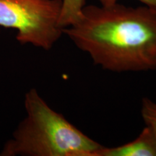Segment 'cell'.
<instances>
[{
    "label": "cell",
    "instance_id": "4",
    "mask_svg": "<svg viewBox=\"0 0 156 156\" xmlns=\"http://www.w3.org/2000/svg\"><path fill=\"white\" fill-rule=\"evenodd\" d=\"M94 156H156V139L153 132L145 126L133 141L114 147L103 146Z\"/></svg>",
    "mask_w": 156,
    "mask_h": 156
},
{
    "label": "cell",
    "instance_id": "6",
    "mask_svg": "<svg viewBox=\"0 0 156 156\" xmlns=\"http://www.w3.org/2000/svg\"><path fill=\"white\" fill-rule=\"evenodd\" d=\"M141 115L145 126L153 132L156 139V101L144 98L141 105Z\"/></svg>",
    "mask_w": 156,
    "mask_h": 156
},
{
    "label": "cell",
    "instance_id": "3",
    "mask_svg": "<svg viewBox=\"0 0 156 156\" xmlns=\"http://www.w3.org/2000/svg\"><path fill=\"white\" fill-rule=\"evenodd\" d=\"M62 0H0V26L17 31L21 44L50 50L64 34Z\"/></svg>",
    "mask_w": 156,
    "mask_h": 156
},
{
    "label": "cell",
    "instance_id": "5",
    "mask_svg": "<svg viewBox=\"0 0 156 156\" xmlns=\"http://www.w3.org/2000/svg\"><path fill=\"white\" fill-rule=\"evenodd\" d=\"M59 24L65 28L77 22L85 6V0H62Z\"/></svg>",
    "mask_w": 156,
    "mask_h": 156
},
{
    "label": "cell",
    "instance_id": "1",
    "mask_svg": "<svg viewBox=\"0 0 156 156\" xmlns=\"http://www.w3.org/2000/svg\"><path fill=\"white\" fill-rule=\"evenodd\" d=\"M63 33L105 70L156 69V9L145 5H85L77 22Z\"/></svg>",
    "mask_w": 156,
    "mask_h": 156
},
{
    "label": "cell",
    "instance_id": "7",
    "mask_svg": "<svg viewBox=\"0 0 156 156\" xmlns=\"http://www.w3.org/2000/svg\"><path fill=\"white\" fill-rule=\"evenodd\" d=\"M98 1L101 3V5L110 6L118 3L119 0H98ZM137 1L140 2L148 7L156 9V0H137Z\"/></svg>",
    "mask_w": 156,
    "mask_h": 156
},
{
    "label": "cell",
    "instance_id": "2",
    "mask_svg": "<svg viewBox=\"0 0 156 156\" xmlns=\"http://www.w3.org/2000/svg\"><path fill=\"white\" fill-rule=\"evenodd\" d=\"M26 116L1 156H94L103 147L56 112L30 89L25 96Z\"/></svg>",
    "mask_w": 156,
    "mask_h": 156
}]
</instances>
